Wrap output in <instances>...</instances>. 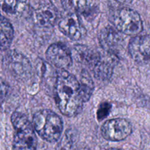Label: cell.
I'll list each match as a JSON object with an SVG mask.
<instances>
[{
	"label": "cell",
	"instance_id": "2",
	"mask_svg": "<svg viewBox=\"0 0 150 150\" xmlns=\"http://www.w3.org/2000/svg\"><path fill=\"white\" fill-rule=\"evenodd\" d=\"M32 123L37 133L43 140L51 143L57 142L62 133V120L51 110L43 109L35 113Z\"/></svg>",
	"mask_w": 150,
	"mask_h": 150
},
{
	"label": "cell",
	"instance_id": "10",
	"mask_svg": "<svg viewBox=\"0 0 150 150\" xmlns=\"http://www.w3.org/2000/svg\"><path fill=\"white\" fill-rule=\"evenodd\" d=\"M130 57L140 64H150V35H137L130 40L128 45Z\"/></svg>",
	"mask_w": 150,
	"mask_h": 150
},
{
	"label": "cell",
	"instance_id": "12",
	"mask_svg": "<svg viewBox=\"0 0 150 150\" xmlns=\"http://www.w3.org/2000/svg\"><path fill=\"white\" fill-rule=\"evenodd\" d=\"M98 40L105 52L117 55L122 40L118 31L111 26H107L100 31Z\"/></svg>",
	"mask_w": 150,
	"mask_h": 150
},
{
	"label": "cell",
	"instance_id": "14",
	"mask_svg": "<svg viewBox=\"0 0 150 150\" xmlns=\"http://www.w3.org/2000/svg\"><path fill=\"white\" fill-rule=\"evenodd\" d=\"M14 29L8 19L0 13V51H6L11 45Z\"/></svg>",
	"mask_w": 150,
	"mask_h": 150
},
{
	"label": "cell",
	"instance_id": "8",
	"mask_svg": "<svg viewBox=\"0 0 150 150\" xmlns=\"http://www.w3.org/2000/svg\"><path fill=\"white\" fill-rule=\"evenodd\" d=\"M46 57L51 64L61 70H66L73 64L72 53L65 45L60 42L53 43L47 49Z\"/></svg>",
	"mask_w": 150,
	"mask_h": 150
},
{
	"label": "cell",
	"instance_id": "4",
	"mask_svg": "<svg viewBox=\"0 0 150 150\" xmlns=\"http://www.w3.org/2000/svg\"><path fill=\"white\" fill-rule=\"evenodd\" d=\"M114 24L119 32L130 36H137L143 30L140 15L129 7H122L114 15Z\"/></svg>",
	"mask_w": 150,
	"mask_h": 150
},
{
	"label": "cell",
	"instance_id": "15",
	"mask_svg": "<svg viewBox=\"0 0 150 150\" xmlns=\"http://www.w3.org/2000/svg\"><path fill=\"white\" fill-rule=\"evenodd\" d=\"M76 58L80 62L83 63L92 68L94 64L100 57V53L93 51L88 48V46L83 45H77L74 46Z\"/></svg>",
	"mask_w": 150,
	"mask_h": 150
},
{
	"label": "cell",
	"instance_id": "7",
	"mask_svg": "<svg viewBox=\"0 0 150 150\" xmlns=\"http://www.w3.org/2000/svg\"><path fill=\"white\" fill-rule=\"evenodd\" d=\"M32 7L34 22L41 27L53 26L58 19V10L50 1H35Z\"/></svg>",
	"mask_w": 150,
	"mask_h": 150
},
{
	"label": "cell",
	"instance_id": "5",
	"mask_svg": "<svg viewBox=\"0 0 150 150\" xmlns=\"http://www.w3.org/2000/svg\"><path fill=\"white\" fill-rule=\"evenodd\" d=\"M5 70L18 81H25L32 75V64L23 54L17 51H10L3 59Z\"/></svg>",
	"mask_w": 150,
	"mask_h": 150
},
{
	"label": "cell",
	"instance_id": "13",
	"mask_svg": "<svg viewBox=\"0 0 150 150\" xmlns=\"http://www.w3.org/2000/svg\"><path fill=\"white\" fill-rule=\"evenodd\" d=\"M79 15L83 16L88 21H94L100 13L99 4L95 1H71Z\"/></svg>",
	"mask_w": 150,
	"mask_h": 150
},
{
	"label": "cell",
	"instance_id": "3",
	"mask_svg": "<svg viewBox=\"0 0 150 150\" xmlns=\"http://www.w3.org/2000/svg\"><path fill=\"white\" fill-rule=\"evenodd\" d=\"M14 128L13 150H37L38 139L35 129L24 114L15 111L11 117Z\"/></svg>",
	"mask_w": 150,
	"mask_h": 150
},
{
	"label": "cell",
	"instance_id": "6",
	"mask_svg": "<svg viewBox=\"0 0 150 150\" xmlns=\"http://www.w3.org/2000/svg\"><path fill=\"white\" fill-rule=\"evenodd\" d=\"M133 131L130 122L125 119L116 118L107 120L101 127L103 137L111 142H120L128 137Z\"/></svg>",
	"mask_w": 150,
	"mask_h": 150
},
{
	"label": "cell",
	"instance_id": "1",
	"mask_svg": "<svg viewBox=\"0 0 150 150\" xmlns=\"http://www.w3.org/2000/svg\"><path fill=\"white\" fill-rule=\"evenodd\" d=\"M56 103L62 114L72 117L80 114L84 100L79 80L76 76L62 70L59 73L54 85Z\"/></svg>",
	"mask_w": 150,
	"mask_h": 150
},
{
	"label": "cell",
	"instance_id": "19",
	"mask_svg": "<svg viewBox=\"0 0 150 150\" xmlns=\"http://www.w3.org/2000/svg\"><path fill=\"white\" fill-rule=\"evenodd\" d=\"M10 92L8 83L3 79L0 78V104L2 103L7 98Z\"/></svg>",
	"mask_w": 150,
	"mask_h": 150
},
{
	"label": "cell",
	"instance_id": "18",
	"mask_svg": "<svg viewBox=\"0 0 150 150\" xmlns=\"http://www.w3.org/2000/svg\"><path fill=\"white\" fill-rule=\"evenodd\" d=\"M111 109V105L108 102H104L100 105L97 112V117L99 121H102L106 118L110 114Z\"/></svg>",
	"mask_w": 150,
	"mask_h": 150
},
{
	"label": "cell",
	"instance_id": "11",
	"mask_svg": "<svg viewBox=\"0 0 150 150\" xmlns=\"http://www.w3.org/2000/svg\"><path fill=\"white\" fill-rule=\"evenodd\" d=\"M118 60L119 58L116 54L106 52L103 55L100 54L99 58L92 68L94 76L99 80H108L112 76Z\"/></svg>",
	"mask_w": 150,
	"mask_h": 150
},
{
	"label": "cell",
	"instance_id": "9",
	"mask_svg": "<svg viewBox=\"0 0 150 150\" xmlns=\"http://www.w3.org/2000/svg\"><path fill=\"white\" fill-rule=\"evenodd\" d=\"M59 28L64 35L74 40L83 39L87 34L86 28L76 13L66 15L59 23Z\"/></svg>",
	"mask_w": 150,
	"mask_h": 150
},
{
	"label": "cell",
	"instance_id": "17",
	"mask_svg": "<svg viewBox=\"0 0 150 150\" xmlns=\"http://www.w3.org/2000/svg\"><path fill=\"white\" fill-rule=\"evenodd\" d=\"M27 4L26 1H0V7L3 11L10 15L23 13Z\"/></svg>",
	"mask_w": 150,
	"mask_h": 150
},
{
	"label": "cell",
	"instance_id": "20",
	"mask_svg": "<svg viewBox=\"0 0 150 150\" xmlns=\"http://www.w3.org/2000/svg\"><path fill=\"white\" fill-rule=\"evenodd\" d=\"M108 150H124L121 149H117V148H111V149H108Z\"/></svg>",
	"mask_w": 150,
	"mask_h": 150
},
{
	"label": "cell",
	"instance_id": "16",
	"mask_svg": "<svg viewBox=\"0 0 150 150\" xmlns=\"http://www.w3.org/2000/svg\"><path fill=\"white\" fill-rule=\"evenodd\" d=\"M81 89L84 102L89 100L94 91V83L92 77L87 71H82L81 80L79 81Z\"/></svg>",
	"mask_w": 150,
	"mask_h": 150
}]
</instances>
